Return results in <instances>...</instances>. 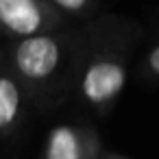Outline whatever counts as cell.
<instances>
[{"label": "cell", "mask_w": 159, "mask_h": 159, "mask_svg": "<svg viewBox=\"0 0 159 159\" xmlns=\"http://www.w3.org/2000/svg\"><path fill=\"white\" fill-rule=\"evenodd\" d=\"M44 159H89V137L72 124H57L46 135Z\"/></svg>", "instance_id": "5"}, {"label": "cell", "mask_w": 159, "mask_h": 159, "mask_svg": "<svg viewBox=\"0 0 159 159\" xmlns=\"http://www.w3.org/2000/svg\"><path fill=\"white\" fill-rule=\"evenodd\" d=\"M24 98L26 92L18 76L5 61V55H0V137L11 135L22 118H24Z\"/></svg>", "instance_id": "4"}, {"label": "cell", "mask_w": 159, "mask_h": 159, "mask_svg": "<svg viewBox=\"0 0 159 159\" xmlns=\"http://www.w3.org/2000/svg\"><path fill=\"white\" fill-rule=\"evenodd\" d=\"M126 83V70L120 61L113 59H94L85 66L81 74V96L94 105H107L111 102Z\"/></svg>", "instance_id": "3"}, {"label": "cell", "mask_w": 159, "mask_h": 159, "mask_svg": "<svg viewBox=\"0 0 159 159\" xmlns=\"http://www.w3.org/2000/svg\"><path fill=\"white\" fill-rule=\"evenodd\" d=\"M59 16L46 0H0V35L18 42L52 31Z\"/></svg>", "instance_id": "2"}, {"label": "cell", "mask_w": 159, "mask_h": 159, "mask_svg": "<svg viewBox=\"0 0 159 159\" xmlns=\"http://www.w3.org/2000/svg\"><path fill=\"white\" fill-rule=\"evenodd\" d=\"M7 66L22 83L24 92H44L57 79L66 63L68 46L61 35L52 31L33 35L26 39L9 42L7 50H2Z\"/></svg>", "instance_id": "1"}, {"label": "cell", "mask_w": 159, "mask_h": 159, "mask_svg": "<svg viewBox=\"0 0 159 159\" xmlns=\"http://www.w3.org/2000/svg\"><path fill=\"white\" fill-rule=\"evenodd\" d=\"M46 2L63 13H72V16H81L85 13V9L89 7V0H46Z\"/></svg>", "instance_id": "6"}, {"label": "cell", "mask_w": 159, "mask_h": 159, "mask_svg": "<svg viewBox=\"0 0 159 159\" xmlns=\"http://www.w3.org/2000/svg\"><path fill=\"white\" fill-rule=\"evenodd\" d=\"M148 66H150V70H152L155 74H159V44L150 50V55H148Z\"/></svg>", "instance_id": "7"}, {"label": "cell", "mask_w": 159, "mask_h": 159, "mask_svg": "<svg viewBox=\"0 0 159 159\" xmlns=\"http://www.w3.org/2000/svg\"><path fill=\"white\" fill-rule=\"evenodd\" d=\"M0 55H2V50H0Z\"/></svg>", "instance_id": "8"}]
</instances>
